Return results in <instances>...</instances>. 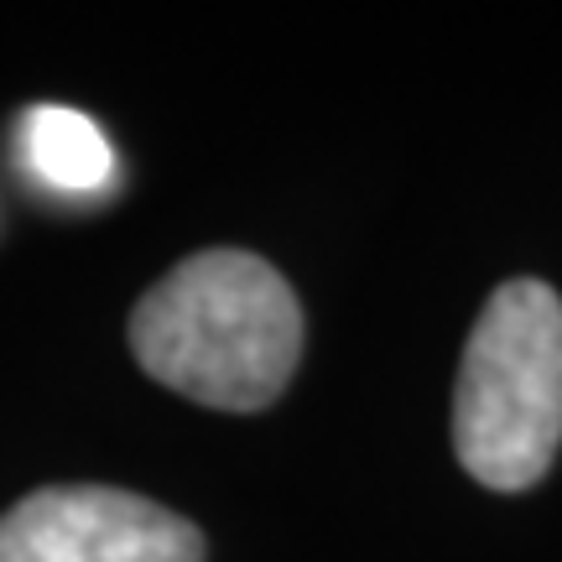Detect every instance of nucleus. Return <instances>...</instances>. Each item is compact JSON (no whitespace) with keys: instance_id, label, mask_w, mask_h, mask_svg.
I'll return each mask as SVG.
<instances>
[{"instance_id":"3","label":"nucleus","mask_w":562,"mask_h":562,"mask_svg":"<svg viewBox=\"0 0 562 562\" xmlns=\"http://www.w3.org/2000/svg\"><path fill=\"white\" fill-rule=\"evenodd\" d=\"M0 562H203V537L131 490L53 484L0 516Z\"/></svg>"},{"instance_id":"2","label":"nucleus","mask_w":562,"mask_h":562,"mask_svg":"<svg viewBox=\"0 0 562 562\" xmlns=\"http://www.w3.org/2000/svg\"><path fill=\"white\" fill-rule=\"evenodd\" d=\"M562 442V297L547 281H505L463 344L453 453L484 490H531Z\"/></svg>"},{"instance_id":"1","label":"nucleus","mask_w":562,"mask_h":562,"mask_svg":"<svg viewBox=\"0 0 562 562\" xmlns=\"http://www.w3.org/2000/svg\"><path fill=\"white\" fill-rule=\"evenodd\" d=\"M131 349L151 381L188 402L261 412L302 360V307L271 261L203 250L136 302Z\"/></svg>"},{"instance_id":"4","label":"nucleus","mask_w":562,"mask_h":562,"mask_svg":"<svg viewBox=\"0 0 562 562\" xmlns=\"http://www.w3.org/2000/svg\"><path fill=\"white\" fill-rule=\"evenodd\" d=\"M21 157L58 193H100L115 178V151L104 131L68 104H32L21 115Z\"/></svg>"}]
</instances>
